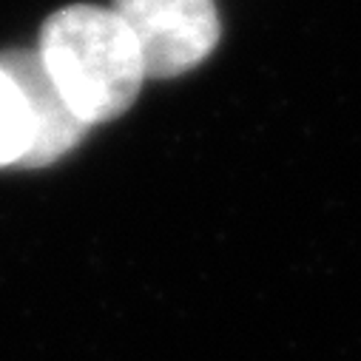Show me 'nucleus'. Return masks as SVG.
I'll use <instances>...</instances> for the list:
<instances>
[{
    "label": "nucleus",
    "mask_w": 361,
    "mask_h": 361,
    "mask_svg": "<svg viewBox=\"0 0 361 361\" xmlns=\"http://www.w3.org/2000/svg\"><path fill=\"white\" fill-rule=\"evenodd\" d=\"M37 54L71 111L92 128L120 117L140 94V49L114 9L66 6L40 32Z\"/></svg>",
    "instance_id": "1"
},
{
    "label": "nucleus",
    "mask_w": 361,
    "mask_h": 361,
    "mask_svg": "<svg viewBox=\"0 0 361 361\" xmlns=\"http://www.w3.org/2000/svg\"><path fill=\"white\" fill-rule=\"evenodd\" d=\"M114 12L140 49L145 77L185 74L219 40L214 0H114Z\"/></svg>",
    "instance_id": "2"
},
{
    "label": "nucleus",
    "mask_w": 361,
    "mask_h": 361,
    "mask_svg": "<svg viewBox=\"0 0 361 361\" xmlns=\"http://www.w3.org/2000/svg\"><path fill=\"white\" fill-rule=\"evenodd\" d=\"M0 66L18 82L32 123V148L23 159V168L57 162L82 140L88 126L71 111L37 51H4Z\"/></svg>",
    "instance_id": "3"
},
{
    "label": "nucleus",
    "mask_w": 361,
    "mask_h": 361,
    "mask_svg": "<svg viewBox=\"0 0 361 361\" xmlns=\"http://www.w3.org/2000/svg\"><path fill=\"white\" fill-rule=\"evenodd\" d=\"M32 148V123L26 100L9 71L0 66V168L23 165Z\"/></svg>",
    "instance_id": "4"
}]
</instances>
